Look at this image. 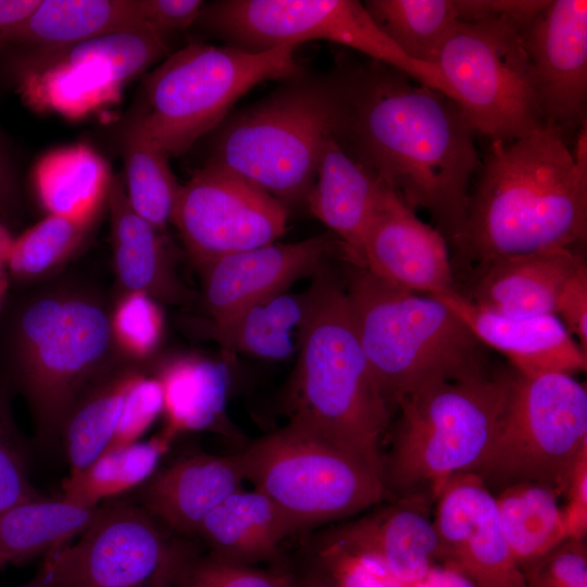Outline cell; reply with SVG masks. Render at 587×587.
Masks as SVG:
<instances>
[{"label": "cell", "instance_id": "obj_18", "mask_svg": "<svg viewBox=\"0 0 587 587\" xmlns=\"http://www.w3.org/2000/svg\"><path fill=\"white\" fill-rule=\"evenodd\" d=\"M336 252L346 258L342 245L328 232L228 254L199 267L211 329L224 326L248 307L287 291L298 279L313 275Z\"/></svg>", "mask_w": 587, "mask_h": 587}, {"label": "cell", "instance_id": "obj_17", "mask_svg": "<svg viewBox=\"0 0 587 587\" xmlns=\"http://www.w3.org/2000/svg\"><path fill=\"white\" fill-rule=\"evenodd\" d=\"M522 36L544 121L567 140L587 122V1H549Z\"/></svg>", "mask_w": 587, "mask_h": 587}, {"label": "cell", "instance_id": "obj_21", "mask_svg": "<svg viewBox=\"0 0 587 587\" xmlns=\"http://www.w3.org/2000/svg\"><path fill=\"white\" fill-rule=\"evenodd\" d=\"M433 297L444 302L485 347L507 357L521 374L573 375L587 369V353L554 314L502 315L475 304L458 289Z\"/></svg>", "mask_w": 587, "mask_h": 587}, {"label": "cell", "instance_id": "obj_35", "mask_svg": "<svg viewBox=\"0 0 587 587\" xmlns=\"http://www.w3.org/2000/svg\"><path fill=\"white\" fill-rule=\"evenodd\" d=\"M139 372H112L87 391L68 414L61 434L75 476L108 449L114 435L125 395Z\"/></svg>", "mask_w": 587, "mask_h": 587}, {"label": "cell", "instance_id": "obj_49", "mask_svg": "<svg viewBox=\"0 0 587 587\" xmlns=\"http://www.w3.org/2000/svg\"><path fill=\"white\" fill-rule=\"evenodd\" d=\"M13 239L7 226L0 222V267H7Z\"/></svg>", "mask_w": 587, "mask_h": 587}, {"label": "cell", "instance_id": "obj_3", "mask_svg": "<svg viewBox=\"0 0 587 587\" xmlns=\"http://www.w3.org/2000/svg\"><path fill=\"white\" fill-rule=\"evenodd\" d=\"M288 397L292 423L383 474L391 408L362 350L345 285L326 264L313 274Z\"/></svg>", "mask_w": 587, "mask_h": 587}, {"label": "cell", "instance_id": "obj_23", "mask_svg": "<svg viewBox=\"0 0 587 587\" xmlns=\"http://www.w3.org/2000/svg\"><path fill=\"white\" fill-rule=\"evenodd\" d=\"M585 264V258L575 248L498 257L478 266V276L470 296H465L475 304L507 316L554 314L562 288Z\"/></svg>", "mask_w": 587, "mask_h": 587}, {"label": "cell", "instance_id": "obj_37", "mask_svg": "<svg viewBox=\"0 0 587 587\" xmlns=\"http://www.w3.org/2000/svg\"><path fill=\"white\" fill-rule=\"evenodd\" d=\"M92 224L46 215L13 239L7 262L10 277L28 282L57 271L80 248Z\"/></svg>", "mask_w": 587, "mask_h": 587}, {"label": "cell", "instance_id": "obj_32", "mask_svg": "<svg viewBox=\"0 0 587 587\" xmlns=\"http://www.w3.org/2000/svg\"><path fill=\"white\" fill-rule=\"evenodd\" d=\"M559 496L539 483L514 484L495 495L500 524L519 567L569 538Z\"/></svg>", "mask_w": 587, "mask_h": 587}, {"label": "cell", "instance_id": "obj_38", "mask_svg": "<svg viewBox=\"0 0 587 587\" xmlns=\"http://www.w3.org/2000/svg\"><path fill=\"white\" fill-rule=\"evenodd\" d=\"M116 349L127 358L142 361L159 348L164 333V315L159 301L142 291H124L110 314Z\"/></svg>", "mask_w": 587, "mask_h": 587}, {"label": "cell", "instance_id": "obj_16", "mask_svg": "<svg viewBox=\"0 0 587 587\" xmlns=\"http://www.w3.org/2000/svg\"><path fill=\"white\" fill-rule=\"evenodd\" d=\"M436 499L435 559L471 587H527L507 544L495 495L476 474L453 476Z\"/></svg>", "mask_w": 587, "mask_h": 587}, {"label": "cell", "instance_id": "obj_19", "mask_svg": "<svg viewBox=\"0 0 587 587\" xmlns=\"http://www.w3.org/2000/svg\"><path fill=\"white\" fill-rule=\"evenodd\" d=\"M361 267L421 295L458 289L445 237L384 184L364 233Z\"/></svg>", "mask_w": 587, "mask_h": 587}, {"label": "cell", "instance_id": "obj_40", "mask_svg": "<svg viewBox=\"0 0 587 587\" xmlns=\"http://www.w3.org/2000/svg\"><path fill=\"white\" fill-rule=\"evenodd\" d=\"M520 570L527 587H587L585 539L566 538Z\"/></svg>", "mask_w": 587, "mask_h": 587}, {"label": "cell", "instance_id": "obj_11", "mask_svg": "<svg viewBox=\"0 0 587 587\" xmlns=\"http://www.w3.org/2000/svg\"><path fill=\"white\" fill-rule=\"evenodd\" d=\"M521 26L501 18L459 21L436 67L476 134L522 138L546 125Z\"/></svg>", "mask_w": 587, "mask_h": 587}, {"label": "cell", "instance_id": "obj_12", "mask_svg": "<svg viewBox=\"0 0 587 587\" xmlns=\"http://www.w3.org/2000/svg\"><path fill=\"white\" fill-rule=\"evenodd\" d=\"M198 22L227 46L252 52L332 41L450 93L439 70L407 57L358 0H222L205 4Z\"/></svg>", "mask_w": 587, "mask_h": 587}, {"label": "cell", "instance_id": "obj_45", "mask_svg": "<svg viewBox=\"0 0 587 587\" xmlns=\"http://www.w3.org/2000/svg\"><path fill=\"white\" fill-rule=\"evenodd\" d=\"M142 21L163 35L189 27L205 5L201 0H138Z\"/></svg>", "mask_w": 587, "mask_h": 587}, {"label": "cell", "instance_id": "obj_13", "mask_svg": "<svg viewBox=\"0 0 587 587\" xmlns=\"http://www.w3.org/2000/svg\"><path fill=\"white\" fill-rule=\"evenodd\" d=\"M166 51L163 35L148 24L34 50L17 65V89L32 109L78 120L116 102L124 85Z\"/></svg>", "mask_w": 587, "mask_h": 587}, {"label": "cell", "instance_id": "obj_24", "mask_svg": "<svg viewBox=\"0 0 587 587\" xmlns=\"http://www.w3.org/2000/svg\"><path fill=\"white\" fill-rule=\"evenodd\" d=\"M382 185L334 136L325 141L304 203L339 240L351 265L361 267L362 241Z\"/></svg>", "mask_w": 587, "mask_h": 587}, {"label": "cell", "instance_id": "obj_47", "mask_svg": "<svg viewBox=\"0 0 587 587\" xmlns=\"http://www.w3.org/2000/svg\"><path fill=\"white\" fill-rule=\"evenodd\" d=\"M41 0H0V45L39 5Z\"/></svg>", "mask_w": 587, "mask_h": 587}, {"label": "cell", "instance_id": "obj_22", "mask_svg": "<svg viewBox=\"0 0 587 587\" xmlns=\"http://www.w3.org/2000/svg\"><path fill=\"white\" fill-rule=\"evenodd\" d=\"M245 480L238 454L197 453L157 471L142 489V508L166 529L196 536L207 515Z\"/></svg>", "mask_w": 587, "mask_h": 587}, {"label": "cell", "instance_id": "obj_8", "mask_svg": "<svg viewBox=\"0 0 587 587\" xmlns=\"http://www.w3.org/2000/svg\"><path fill=\"white\" fill-rule=\"evenodd\" d=\"M296 50L190 43L147 76L143 103L134 117L168 157L180 155L214 130L254 86L304 73Z\"/></svg>", "mask_w": 587, "mask_h": 587}, {"label": "cell", "instance_id": "obj_52", "mask_svg": "<svg viewBox=\"0 0 587 587\" xmlns=\"http://www.w3.org/2000/svg\"><path fill=\"white\" fill-rule=\"evenodd\" d=\"M24 587H51L47 580H45L40 575L32 584H28Z\"/></svg>", "mask_w": 587, "mask_h": 587}, {"label": "cell", "instance_id": "obj_31", "mask_svg": "<svg viewBox=\"0 0 587 587\" xmlns=\"http://www.w3.org/2000/svg\"><path fill=\"white\" fill-rule=\"evenodd\" d=\"M308 312V295L279 292L212 329L226 352L278 361L297 353Z\"/></svg>", "mask_w": 587, "mask_h": 587}, {"label": "cell", "instance_id": "obj_28", "mask_svg": "<svg viewBox=\"0 0 587 587\" xmlns=\"http://www.w3.org/2000/svg\"><path fill=\"white\" fill-rule=\"evenodd\" d=\"M112 177L96 150L76 143L43 154L35 165L33 185L47 215L95 223L107 202Z\"/></svg>", "mask_w": 587, "mask_h": 587}, {"label": "cell", "instance_id": "obj_42", "mask_svg": "<svg viewBox=\"0 0 587 587\" xmlns=\"http://www.w3.org/2000/svg\"><path fill=\"white\" fill-rule=\"evenodd\" d=\"M40 497L29 483L20 444L0 397V512Z\"/></svg>", "mask_w": 587, "mask_h": 587}, {"label": "cell", "instance_id": "obj_51", "mask_svg": "<svg viewBox=\"0 0 587 587\" xmlns=\"http://www.w3.org/2000/svg\"><path fill=\"white\" fill-rule=\"evenodd\" d=\"M10 275L7 267H0V309L8 292Z\"/></svg>", "mask_w": 587, "mask_h": 587}, {"label": "cell", "instance_id": "obj_36", "mask_svg": "<svg viewBox=\"0 0 587 587\" xmlns=\"http://www.w3.org/2000/svg\"><path fill=\"white\" fill-rule=\"evenodd\" d=\"M363 4L407 57L435 67L441 46L459 22L454 0H367Z\"/></svg>", "mask_w": 587, "mask_h": 587}, {"label": "cell", "instance_id": "obj_2", "mask_svg": "<svg viewBox=\"0 0 587 587\" xmlns=\"http://www.w3.org/2000/svg\"><path fill=\"white\" fill-rule=\"evenodd\" d=\"M586 130L577 133L573 150L550 125L490 142L463 228L452 243L460 259L479 266L498 257L586 241Z\"/></svg>", "mask_w": 587, "mask_h": 587}, {"label": "cell", "instance_id": "obj_34", "mask_svg": "<svg viewBox=\"0 0 587 587\" xmlns=\"http://www.w3.org/2000/svg\"><path fill=\"white\" fill-rule=\"evenodd\" d=\"M125 165L123 182L132 208L158 230L166 234L180 187L168 155L133 117L122 136Z\"/></svg>", "mask_w": 587, "mask_h": 587}, {"label": "cell", "instance_id": "obj_29", "mask_svg": "<svg viewBox=\"0 0 587 587\" xmlns=\"http://www.w3.org/2000/svg\"><path fill=\"white\" fill-rule=\"evenodd\" d=\"M145 24L138 0H43L3 43L48 50Z\"/></svg>", "mask_w": 587, "mask_h": 587}, {"label": "cell", "instance_id": "obj_7", "mask_svg": "<svg viewBox=\"0 0 587 587\" xmlns=\"http://www.w3.org/2000/svg\"><path fill=\"white\" fill-rule=\"evenodd\" d=\"M513 369L424 388L403 399L390 451L383 457L387 496L434 500L453 476L471 473L487 450Z\"/></svg>", "mask_w": 587, "mask_h": 587}, {"label": "cell", "instance_id": "obj_25", "mask_svg": "<svg viewBox=\"0 0 587 587\" xmlns=\"http://www.w3.org/2000/svg\"><path fill=\"white\" fill-rule=\"evenodd\" d=\"M107 202L111 216L113 264L124 291H142L159 302L188 301V290L175 273L166 234L130 205L123 182L112 177Z\"/></svg>", "mask_w": 587, "mask_h": 587}, {"label": "cell", "instance_id": "obj_46", "mask_svg": "<svg viewBox=\"0 0 587 587\" xmlns=\"http://www.w3.org/2000/svg\"><path fill=\"white\" fill-rule=\"evenodd\" d=\"M563 510L569 538L585 539L587 533V449L576 459L569 475Z\"/></svg>", "mask_w": 587, "mask_h": 587}, {"label": "cell", "instance_id": "obj_4", "mask_svg": "<svg viewBox=\"0 0 587 587\" xmlns=\"http://www.w3.org/2000/svg\"><path fill=\"white\" fill-rule=\"evenodd\" d=\"M345 288L358 339L390 408L429 386L490 371L487 347L437 298L355 265Z\"/></svg>", "mask_w": 587, "mask_h": 587}, {"label": "cell", "instance_id": "obj_48", "mask_svg": "<svg viewBox=\"0 0 587 587\" xmlns=\"http://www.w3.org/2000/svg\"><path fill=\"white\" fill-rule=\"evenodd\" d=\"M12 191V176L3 147L0 142V208H2Z\"/></svg>", "mask_w": 587, "mask_h": 587}, {"label": "cell", "instance_id": "obj_10", "mask_svg": "<svg viewBox=\"0 0 587 587\" xmlns=\"http://www.w3.org/2000/svg\"><path fill=\"white\" fill-rule=\"evenodd\" d=\"M587 449V389L565 373L525 375L513 370L491 441L471 473L494 494L519 483L564 492Z\"/></svg>", "mask_w": 587, "mask_h": 587}, {"label": "cell", "instance_id": "obj_5", "mask_svg": "<svg viewBox=\"0 0 587 587\" xmlns=\"http://www.w3.org/2000/svg\"><path fill=\"white\" fill-rule=\"evenodd\" d=\"M114 349L110 314L89 296L46 295L18 311L10 363L40 437L60 436L80 398L112 373Z\"/></svg>", "mask_w": 587, "mask_h": 587}, {"label": "cell", "instance_id": "obj_1", "mask_svg": "<svg viewBox=\"0 0 587 587\" xmlns=\"http://www.w3.org/2000/svg\"><path fill=\"white\" fill-rule=\"evenodd\" d=\"M333 136L414 212L427 211L447 242L460 235L480 167L476 132L460 105L387 64L342 58L330 72Z\"/></svg>", "mask_w": 587, "mask_h": 587}, {"label": "cell", "instance_id": "obj_14", "mask_svg": "<svg viewBox=\"0 0 587 587\" xmlns=\"http://www.w3.org/2000/svg\"><path fill=\"white\" fill-rule=\"evenodd\" d=\"M143 508L102 507L74 542L46 554L40 576L51 587H158L187 558Z\"/></svg>", "mask_w": 587, "mask_h": 587}, {"label": "cell", "instance_id": "obj_9", "mask_svg": "<svg viewBox=\"0 0 587 587\" xmlns=\"http://www.w3.org/2000/svg\"><path fill=\"white\" fill-rule=\"evenodd\" d=\"M238 455L245 480L276 507L291 535L350 517L387 497L380 471L289 422Z\"/></svg>", "mask_w": 587, "mask_h": 587}, {"label": "cell", "instance_id": "obj_15", "mask_svg": "<svg viewBox=\"0 0 587 587\" xmlns=\"http://www.w3.org/2000/svg\"><path fill=\"white\" fill-rule=\"evenodd\" d=\"M287 221L288 208L282 201L209 162L180 185L171 218L197 268L275 242Z\"/></svg>", "mask_w": 587, "mask_h": 587}, {"label": "cell", "instance_id": "obj_26", "mask_svg": "<svg viewBox=\"0 0 587 587\" xmlns=\"http://www.w3.org/2000/svg\"><path fill=\"white\" fill-rule=\"evenodd\" d=\"M155 377L163 394L166 436L173 440L187 432L217 429L230 384L223 362L199 354L178 355L164 362Z\"/></svg>", "mask_w": 587, "mask_h": 587}, {"label": "cell", "instance_id": "obj_27", "mask_svg": "<svg viewBox=\"0 0 587 587\" xmlns=\"http://www.w3.org/2000/svg\"><path fill=\"white\" fill-rule=\"evenodd\" d=\"M290 529L260 491H236L213 509L197 535L220 559L247 564L274 557Z\"/></svg>", "mask_w": 587, "mask_h": 587}, {"label": "cell", "instance_id": "obj_41", "mask_svg": "<svg viewBox=\"0 0 587 587\" xmlns=\"http://www.w3.org/2000/svg\"><path fill=\"white\" fill-rule=\"evenodd\" d=\"M163 411V394L155 376L139 372L130 384L107 451L132 445L150 428Z\"/></svg>", "mask_w": 587, "mask_h": 587}, {"label": "cell", "instance_id": "obj_39", "mask_svg": "<svg viewBox=\"0 0 587 587\" xmlns=\"http://www.w3.org/2000/svg\"><path fill=\"white\" fill-rule=\"evenodd\" d=\"M174 583L177 587H291L287 576L253 570L212 554L197 561H189L187 557Z\"/></svg>", "mask_w": 587, "mask_h": 587}, {"label": "cell", "instance_id": "obj_44", "mask_svg": "<svg viewBox=\"0 0 587 587\" xmlns=\"http://www.w3.org/2000/svg\"><path fill=\"white\" fill-rule=\"evenodd\" d=\"M570 335L587 353V265L579 267L562 288L554 309Z\"/></svg>", "mask_w": 587, "mask_h": 587}, {"label": "cell", "instance_id": "obj_43", "mask_svg": "<svg viewBox=\"0 0 587 587\" xmlns=\"http://www.w3.org/2000/svg\"><path fill=\"white\" fill-rule=\"evenodd\" d=\"M459 21L490 18L510 21L526 28L547 7V0H454Z\"/></svg>", "mask_w": 587, "mask_h": 587}, {"label": "cell", "instance_id": "obj_30", "mask_svg": "<svg viewBox=\"0 0 587 587\" xmlns=\"http://www.w3.org/2000/svg\"><path fill=\"white\" fill-rule=\"evenodd\" d=\"M101 509L83 508L61 497H40L0 512V567L46 555L71 542L96 520Z\"/></svg>", "mask_w": 587, "mask_h": 587}, {"label": "cell", "instance_id": "obj_33", "mask_svg": "<svg viewBox=\"0 0 587 587\" xmlns=\"http://www.w3.org/2000/svg\"><path fill=\"white\" fill-rule=\"evenodd\" d=\"M172 441L161 430L148 440L102 453L84 471L64 479L61 498L83 508H95L104 499L145 484L158 471Z\"/></svg>", "mask_w": 587, "mask_h": 587}, {"label": "cell", "instance_id": "obj_6", "mask_svg": "<svg viewBox=\"0 0 587 587\" xmlns=\"http://www.w3.org/2000/svg\"><path fill=\"white\" fill-rule=\"evenodd\" d=\"M335 117L330 73H302L229 114L214 129L208 162L242 176L286 207L304 203Z\"/></svg>", "mask_w": 587, "mask_h": 587}, {"label": "cell", "instance_id": "obj_50", "mask_svg": "<svg viewBox=\"0 0 587 587\" xmlns=\"http://www.w3.org/2000/svg\"><path fill=\"white\" fill-rule=\"evenodd\" d=\"M299 587H345L336 582H329L323 578H308Z\"/></svg>", "mask_w": 587, "mask_h": 587}, {"label": "cell", "instance_id": "obj_53", "mask_svg": "<svg viewBox=\"0 0 587 587\" xmlns=\"http://www.w3.org/2000/svg\"><path fill=\"white\" fill-rule=\"evenodd\" d=\"M173 583H167V584H163V585H160L158 587H170Z\"/></svg>", "mask_w": 587, "mask_h": 587}, {"label": "cell", "instance_id": "obj_20", "mask_svg": "<svg viewBox=\"0 0 587 587\" xmlns=\"http://www.w3.org/2000/svg\"><path fill=\"white\" fill-rule=\"evenodd\" d=\"M428 496L411 494L352 521L334 524L316 535V548L375 561L402 585L420 584L429 575L437 549Z\"/></svg>", "mask_w": 587, "mask_h": 587}]
</instances>
